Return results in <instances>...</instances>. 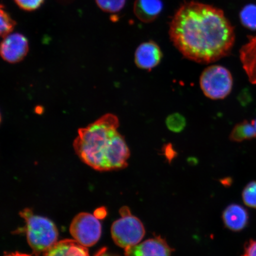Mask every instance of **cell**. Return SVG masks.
Segmentation results:
<instances>
[{
    "instance_id": "cell-1",
    "label": "cell",
    "mask_w": 256,
    "mask_h": 256,
    "mask_svg": "<svg viewBox=\"0 0 256 256\" xmlns=\"http://www.w3.org/2000/svg\"><path fill=\"white\" fill-rule=\"evenodd\" d=\"M169 34L182 55L202 64L228 56L235 42L234 28L222 10L196 2H184L178 10Z\"/></svg>"
},
{
    "instance_id": "cell-2",
    "label": "cell",
    "mask_w": 256,
    "mask_h": 256,
    "mask_svg": "<svg viewBox=\"0 0 256 256\" xmlns=\"http://www.w3.org/2000/svg\"><path fill=\"white\" fill-rule=\"evenodd\" d=\"M119 126L118 117L108 114L80 129L73 146L82 161L98 171L126 168L130 151Z\"/></svg>"
},
{
    "instance_id": "cell-3",
    "label": "cell",
    "mask_w": 256,
    "mask_h": 256,
    "mask_svg": "<svg viewBox=\"0 0 256 256\" xmlns=\"http://www.w3.org/2000/svg\"><path fill=\"white\" fill-rule=\"evenodd\" d=\"M20 216L26 222L28 242L35 254H46L56 244L58 232L50 219L34 215L30 210H23Z\"/></svg>"
},
{
    "instance_id": "cell-4",
    "label": "cell",
    "mask_w": 256,
    "mask_h": 256,
    "mask_svg": "<svg viewBox=\"0 0 256 256\" xmlns=\"http://www.w3.org/2000/svg\"><path fill=\"white\" fill-rule=\"evenodd\" d=\"M120 213V218L112 226L111 233L114 242L124 248L139 244L146 233L142 223L131 214L128 208H122Z\"/></svg>"
},
{
    "instance_id": "cell-5",
    "label": "cell",
    "mask_w": 256,
    "mask_h": 256,
    "mask_svg": "<svg viewBox=\"0 0 256 256\" xmlns=\"http://www.w3.org/2000/svg\"><path fill=\"white\" fill-rule=\"evenodd\" d=\"M200 87L204 96L212 100H222L231 92L233 79L231 72L225 67L211 66L202 72Z\"/></svg>"
},
{
    "instance_id": "cell-6",
    "label": "cell",
    "mask_w": 256,
    "mask_h": 256,
    "mask_svg": "<svg viewBox=\"0 0 256 256\" xmlns=\"http://www.w3.org/2000/svg\"><path fill=\"white\" fill-rule=\"evenodd\" d=\"M70 230L74 240L88 248L96 244L100 239L102 226L94 216L82 212L73 219Z\"/></svg>"
},
{
    "instance_id": "cell-7",
    "label": "cell",
    "mask_w": 256,
    "mask_h": 256,
    "mask_svg": "<svg viewBox=\"0 0 256 256\" xmlns=\"http://www.w3.org/2000/svg\"><path fill=\"white\" fill-rule=\"evenodd\" d=\"M3 38L1 44L2 59L10 63H17L23 60L28 51L27 38L18 33L10 34Z\"/></svg>"
},
{
    "instance_id": "cell-8",
    "label": "cell",
    "mask_w": 256,
    "mask_h": 256,
    "mask_svg": "<svg viewBox=\"0 0 256 256\" xmlns=\"http://www.w3.org/2000/svg\"><path fill=\"white\" fill-rule=\"evenodd\" d=\"M124 249L126 256H171L172 252L167 242L160 236Z\"/></svg>"
},
{
    "instance_id": "cell-9",
    "label": "cell",
    "mask_w": 256,
    "mask_h": 256,
    "mask_svg": "<svg viewBox=\"0 0 256 256\" xmlns=\"http://www.w3.org/2000/svg\"><path fill=\"white\" fill-rule=\"evenodd\" d=\"M162 54L160 46L154 42L142 43L137 48L135 53V62L139 68L151 70L158 66Z\"/></svg>"
},
{
    "instance_id": "cell-10",
    "label": "cell",
    "mask_w": 256,
    "mask_h": 256,
    "mask_svg": "<svg viewBox=\"0 0 256 256\" xmlns=\"http://www.w3.org/2000/svg\"><path fill=\"white\" fill-rule=\"evenodd\" d=\"M162 8V0H136L134 12L144 23H151L158 17Z\"/></svg>"
},
{
    "instance_id": "cell-11",
    "label": "cell",
    "mask_w": 256,
    "mask_h": 256,
    "mask_svg": "<svg viewBox=\"0 0 256 256\" xmlns=\"http://www.w3.org/2000/svg\"><path fill=\"white\" fill-rule=\"evenodd\" d=\"M223 222L227 228L238 232L245 228L248 222V214L244 208L239 204H230L223 212Z\"/></svg>"
},
{
    "instance_id": "cell-12",
    "label": "cell",
    "mask_w": 256,
    "mask_h": 256,
    "mask_svg": "<svg viewBox=\"0 0 256 256\" xmlns=\"http://www.w3.org/2000/svg\"><path fill=\"white\" fill-rule=\"evenodd\" d=\"M44 256H89V254L88 248L76 240L67 239L57 242Z\"/></svg>"
},
{
    "instance_id": "cell-13",
    "label": "cell",
    "mask_w": 256,
    "mask_h": 256,
    "mask_svg": "<svg viewBox=\"0 0 256 256\" xmlns=\"http://www.w3.org/2000/svg\"><path fill=\"white\" fill-rule=\"evenodd\" d=\"M254 138H256V130L254 124L252 122H249L247 120L236 124L230 136V138L234 142H242Z\"/></svg>"
},
{
    "instance_id": "cell-14",
    "label": "cell",
    "mask_w": 256,
    "mask_h": 256,
    "mask_svg": "<svg viewBox=\"0 0 256 256\" xmlns=\"http://www.w3.org/2000/svg\"><path fill=\"white\" fill-rule=\"evenodd\" d=\"M96 4L104 12L115 14L124 7L126 0H95Z\"/></svg>"
},
{
    "instance_id": "cell-15",
    "label": "cell",
    "mask_w": 256,
    "mask_h": 256,
    "mask_svg": "<svg viewBox=\"0 0 256 256\" xmlns=\"http://www.w3.org/2000/svg\"><path fill=\"white\" fill-rule=\"evenodd\" d=\"M240 18L242 24L245 26L255 30L256 28V6L254 5H249L246 6L240 14Z\"/></svg>"
},
{
    "instance_id": "cell-16",
    "label": "cell",
    "mask_w": 256,
    "mask_h": 256,
    "mask_svg": "<svg viewBox=\"0 0 256 256\" xmlns=\"http://www.w3.org/2000/svg\"><path fill=\"white\" fill-rule=\"evenodd\" d=\"M166 126L172 132H180L186 126L185 118L179 114H174L169 115L166 119Z\"/></svg>"
},
{
    "instance_id": "cell-17",
    "label": "cell",
    "mask_w": 256,
    "mask_h": 256,
    "mask_svg": "<svg viewBox=\"0 0 256 256\" xmlns=\"http://www.w3.org/2000/svg\"><path fill=\"white\" fill-rule=\"evenodd\" d=\"M16 22L12 19L10 14L2 8H1V26H0V34L2 38L7 36L8 35L12 34L14 30Z\"/></svg>"
},
{
    "instance_id": "cell-18",
    "label": "cell",
    "mask_w": 256,
    "mask_h": 256,
    "mask_svg": "<svg viewBox=\"0 0 256 256\" xmlns=\"http://www.w3.org/2000/svg\"><path fill=\"white\" fill-rule=\"evenodd\" d=\"M242 200L249 207L256 208V182H252L246 186L242 192Z\"/></svg>"
},
{
    "instance_id": "cell-19",
    "label": "cell",
    "mask_w": 256,
    "mask_h": 256,
    "mask_svg": "<svg viewBox=\"0 0 256 256\" xmlns=\"http://www.w3.org/2000/svg\"><path fill=\"white\" fill-rule=\"evenodd\" d=\"M15 2L22 9L26 11H34L39 8L44 0H14Z\"/></svg>"
},
{
    "instance_id": "cell-20",
    "label": "cell",
    "mask_w": 256,
    "mask_h": 256,
    "mask_svg": "<svg viewBox=\"0 0 256 256\" xmlns=\"http://www.w3.org/2000/svg\"><path fill=\"white\" fill-rule=\"evenodd\" d=\"M242 256H256V241L252 240L247 243L244 254Z\"/></svg>"
},
{
    "instance_id": "cell-21",
    "label": "cell",
    "mask_w": 256,
    "mask_h": 256,
    "mask_svg": "<svg viewBox=\"0 0 256 256\" xmlns=\"http://www.w3.org/2000/svg\"><path fill=\"white\" fill-rule=\"evenodd\" d=\"M94 256H112L108 254L106 248H103L97 252Z\"/></svg>"
},
{
    "instance_id": "cell-22",
    "label": "cell",
    "mask_w": 256,
    "mask_h": 256,
    "mask_svg": "<svg viewBox=\"0 0 256 256\" xmlns=\"http://www.w3.org/2000/svg\"><path fill=\"white\" fill-rule=\"evenodd\" d=\"M5 256H31L25 254H18V252H15V254H9L8 255H6Z\"/></svg>"
},
{
    "instance_id": "cell-23",
    "label": "cell",
    "mask_w": 256,
    "mask_h": 256,
    "mask_svg": "<svg viewBox=\"0 0 256 256\" xmlns=\"http://www.w3.org/2000/svg\"><path fill=\"white\" fill-rule=\"evenodd\" d=\"M252 124H254V126L255 128V129L256 130V119L255 120H252Z\"/></svg>"
}]
</instances>
